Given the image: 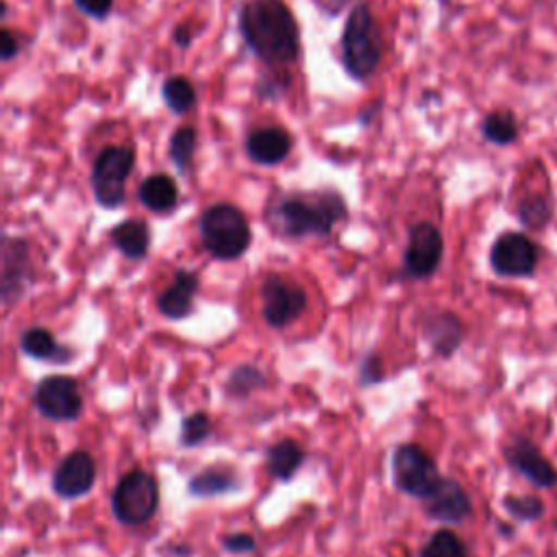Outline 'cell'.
Here are the masks:
<instances>
[{"mask_svg":"<svg viewBox=\"0 0 557 557\" xmlns=\"http://www.w3.org/2000/svg\"><path fill=\"white\" fill-rule=\"evenodd\" d=\"M237 28L248 50L270 67L300 57V28L285 0H244Z\"/></svg>","mask_w":557,"mask_h":557,"instance_id":"6da1fadb","label":"cell"},{"mask_svg":"<svg viewBox=\"0 0 557 557\" xmlns=\"http://www.w3.org/2000/svg\"><path fill=\"white\" fill-rule=\"evenodd\" d=\"M344 218L346 202L335 189L285 194L270 209L272 228L287 237H324Z\"/></svg>","mask_w":557,"mask_h":557,"instance_id":"7a4b0ae2","label":"cell"},{"mask_svg":"<svg viewBox=\"0 0 557 557\" xmlns=\"http://www.w3.org/2000/svg\"><path fill=\"white\" fill-rule=\"evenodd\" d=\"M383 57L381 35L368 2H359L346 17L342 30V65L355 81L374 74Z\"/></svg>","mask_w":557,"mask_h":557,"instance_id":"3957f363","label":"cell"},{"mask_svg":"<svg viewBox=\"0 0 557 557\" xmlns=\"http://www.w3.org/2000/svg\"><path fill=\"white\" fill-rule=\"evenodd\" d=\"M200 237L207 252L215 259H237L250 246V224L242 209L218 202L200 215Z\"/></svg>","mask_w":557,"mask_h":557,"instance_id":"277c9868","label":"cell"},{"mask_svg":"<svg viewBox=\"0 0 557 557\" xmlns=\"http://www.w3.org/2000/svg\"><path fill=\"white\" fill-rule=\"evenodd\" d=\"M135 154L126 146H104L94 159L89 183L94 198L104 209H115L124 202L128 174L133 172Z\"/></svg>","mask_w":557,"mask_h":557,"instance_id":"5b68a950","label":"cell"},{"mask_svg":"<svg viewBox=\"0 0 557 557\" xmlns=\"http://www.w3.org/2000/svg\"><path fill=\"white\" fill-rule=\"evenodd\" d=\"M113 513L122 524L135 527L148 522L159 507V487L152 474L144 470L126 472L111 496Z\"/></svg>","mask_w":557,"mask_h":557,"instance_id":"8992f818","label":"cell"},{"mask_svg":"<svg viewBox=\"0 0 557 557\" xmlns=\"http://www.w3.org/2000/svg\"><path fill=\"white\" fill-rule=\"evenodd\" d=\"M392 474L396 487L416 498H429L442 481L435 461L418 444H400L394 450Z\"/></svg>","mask_w":557,"mask_h":557,"instance_id":"52a82bcc","label":"cell"},{"mask_svg":"<svg viewBox=\"0 0 557 557\" xmlns=\"http://www.w3.org/2000/svg\"><path fill=\"white\" fill-rule=\"evenodd\" d=\"M540 246L524 233L507 231L498 235L490 248V265L498 276L527 278L535 274Z\"/></svg>","mask_w":557,"mask_h":557,"instance_id":"ba28073f","label":"cell"},{"mask_svg":"<svg viewBox=\"0 0 557 557\" xmlns=\"http://www.w3.org/2000/svg\"><path fill=\"white\" fill-rule=\"evenodd\" d=\"M444 239L435 224L418 222L409 228V242L403 255L405 272L413 278L431 276L442 261Z\"/></svg>","mask_w":557,"mask_h":557,"instance_id":"9c48e42d","label":"cell"},{"mask_svg":"<svg viewBox=\"0 0 557 557\" xmlns=\"http://www.w3.org/2000/svg\"><path fill=\"white\" fill-rule=\"evenodd\" d=\"M35 407L50 420H76L83 411V398L78 385L67 376L41 379L33 389Z\"/></svg>","mask_w":557,"mask_h":557,"instance_id":"30bf717a","label":"cell"},{"mask_svg":"<svg viewBox=\"0 0 557 557\" xmlns=\"http://www.w3.org/2000/svg\"><path fill=\"white\" fill-rule=\"evenodd\" d=\"M503 455L507 466L524 476L529 483L546 490L557 485V468L550 463L548 457H544L533 440L524 435H513L503 448Z\"/></svg>","mask_w":557,"mask_h":557,"instance_id":"8fae6325","label":"cell"},{"mask_svg":"<svg viewBox=\"0 0 557 557\" xmlns=\"http://www.w3.org/2000/svg\"><path fill=\"white\" fill-rule=\"evenodd\" d=\"M307 307V294L298 285H289L270 276L261 285V315L270 326H287Z\"/></svg>","mask_w":557,"mask_h":557,"instance_id":"7c38bea8","label":"cell"},{"mask_svg":"<svg viewBox=\"0 0 557 557\" xmlns=\"http://www.w3.org/2000/svg\"><path fill=\"white\" fill-rule=\"evenodd\" d=\"M94 479V459L83 450H74L67 457H63V461L57 466L52 474V487L63 498H78L91 490Z\"/></svg>","mask_w":557,"mask_h":557,"instance_id":"4fadbf2b","label":"cell"},{"mask_svg":"<svg viewBox=\"0 0 557 557\" xmlns=\"http://www.w3.org/2000/svg\"><path fill=\"white\" fill-rule=\"evenodd\" d=\"M244 150L259 165H276L292 150V135L283 126H261L246 135Z\"/></svg>","mask_w":557,"mask_h":557,"instance_id":"5bb4252c","label":"cell"},{"mask_svg":"<svg viewBox=\"0 0 557 557\" xmlns=\"http://www.w3.org/2000/svg\"><path fill=\"white\" fill-rule=\"evenodd\" d=\"M426 500V513L429 518H435L440 522H461L472 513V503L466 490L448 476H442L435 492L424 498Z\"/></svg>","mask_w":557,"mask_h":557,"instance_id":"9a60e30c","label":"cell"},{"mask_svg":"<svg viewBox=\"0 0 557 557\" xmlns=\"http://www.w3.org/2000/svg\"><path fill=\"white\" fill-rule=\"evenodd\" d=\"M198 289V274L191 270H176L174 281L157 298V307L165 318L181 320L191 311L194 294Z\"/></svg>","mask_w":557,"mask_h":557,"instance_id":"2e32d148","label":"cell"},{"mask_svg":"<svg viewBox=\"0 0 557 557\" xmlns=\"http://www.w3.org/2000/svg\"><path fill=\"white\" fill-rule=\"evenodd\" d=\"M28 270V246L20 237L4 235L2 239V294L11 300V292L22 285V276Z\"/></svg>","mask_w":557,"mask_h":557,"instance_id":"e0dca14e","label":"cell"},{"mask_svg":"<svg viewBox=\"0 0 557 557\" xmlns=\"http://www.w3.org/2000/svg\"><path fill=\"white\" fill-rule=\"evenodd\" d=\"M137 198L146 209H150L154 213H168L178 202V187H176L174 178H170L163 172L150 174L139 183Z\"/></svg>","mask_w":557,"mask_h":557,"instance_id":"ac0fdd59","label":"cell"},{"mask_svg":"<svg viewBox=\"0 0 557 557\" xmlns=\"http://www.w3.org/2000/svg\"><path fill=\"white\" fill-rule=\"evenodd\" d=\"M20 348L33 357V359H41V361H54V363H65L72 359V350L61 346L54 335L41 326H33L26 329L20 337Z\"/></svg>","mask_w":557,"mask_h":557,"instance_id":"d6986e66","label":"cell"},{"mask_svg":"<svg viewBox=\"0 0 557 557\" xmlns=\"http://www.w3.org/2000/svg\"><path fill=\"white\" fill-rule=\"evenodd\" d=\"M111 242L124 257L141 259L150 248V228L144 220L131 218L113 226Z\"/></svg>","mask_w":557,"mask_h":557,"instance_id":"ffe728a7","label":"cell"},{"mask_svg":"<svg viewBox=\"0 0 557 557\" xmlns=\"http://www.w3.org/2000/svg\"><path fill=\"white\" fill-rule=\"evenodd\" d=\"M268 470L278 481H289L292 474L300 468L305 459V450L294 440H281L268 448Z\"/></svg>","mask_w":557,"mask_h":557,"instance_id":"44dd1931","label":"cell"},{"mask_svg":"<svg viewBox=\"0 0 557 557\" xmlns=\"http://www.w3.org/2000/svg\"><path fill=\"white\" fill-rule=\"evenodd\" d=\"M426 335H429L433 348L440 355H450L461 344L463 329H461V322H459L457 315H453V313H437L429 322Z\"/></svg>","mask_w":557,"mask_h":557,"instance_id":"7402d4cb","label":"cell"},{"mask_svg":"<svg viewBox=\"0 0 557 557\" xmlns=\"http://www.w3.org/2000/svg\"><path fill=\"white\" fill-rule=\"evenodd\" d=\"M481 135L485 141L496 146H509L518 139V122L509 109L490 111L481 120Z\"/></svg>","mask_w":557,"mask_h":557,"instance_id":"603a6c76","label":"cell"},{"mask_svg":"<svg viewBox=\"0 0 557 557\" xmlns=\"http://www.w3.org/2000/svg\"><path fill=\"white\" fill-rule=\"evenodd\" d=\"M161 96H163V102L165 107L176 113V115H183L187 111L194 109L196 104V87L191 85L189 78L185 76H168L161 85Z\"/></svg>","mask_w":557,"mask_h":557,"instance_id":"cb8c5ba5","label":"cell"},{"mask_svg":"<svg viewBox=\"0 0 557 557\" xmlns=\"http://www.w3.org/2000/svg\"><path fill=\"white\" fill-rule=\"evenodd\" d=\"M516 215L522 226L531 231H542L553 220V202L542 194H527L518 202Z\"/></svg>","mask_w":557,"mask_h":557,"instance_id":"d4e9b609","label":"cell"},{"mask_svg":"<svg viewBox=\"0 0 557 557\" xmlns=\"http://www.w3.org/2000/svg\"><path fill=\"white\" fill-rule=\"evenodd\" d=\"M237 487H239V483H237L235 474L224 468L202 470L200 474H196L189 481V494H194V496H215V494L231 492Z\"/></svg>","mask_w":557,"mask_h":557,"instance_id":"484cf974","label":"cell"},{"mask_svg":"<svg viewBox=\"0 0 557 557\" xmlns=\"http://www.w3.org/2000/svg\"><path fill=\"white\" fill-rule=\"evenodd\" d=\"M196 146H198V133L194 126H181L172 133L168 144V157L181 174H185L187 168L191 165Z\"/></svg>","mask_w":557,"mask_h":557,"instance_id":"4316f807","label":"cell"},{"mask_svg":"<svg viewBox=\"0 0 557 557\" xmlns=\"http://www.w3.org/2000/svg\"><path fill=\"white\" fill-rule=\"evenodd\" d=\"M420 557H468V550L455 531L440 529L429 537Z\"/></svg>","mask_w":557,"mask_h":557,"instance_id":"83f0119b","label":"cell"},{"mask_svg":"<svg viewBox=\"0 0 557 557\" xmlns=\"http://www.w3.org/2000/svg\"><path fill=\"white\" fill-rule=\"evenodd\" d=\"M503 509L511 518H516L520 522H535V520H540L544 516L546 507H544L542 498H537V496H531V494H507L503 498Z\"/></svg>","mask_w":557,"mask_h":557,"instance_id":"f1b7e54d","label":"cell"},{"mask_svg":"<svg viewBox=\"0 0 557 557\" xmlns=\"http://www.w3.org/2000/svg\"><path fill=\"white\" fill-rule=\"evenodd\" d=\"M211 431V422L205 413H191L181 424V444L183 446H196L200 444Z\"/></svg>","mask_w":557,"mask_h":557,"instance_id":"f546056e","label":"cell"},{"mask_svg":"<svg viewBox=\"0 0 557 557\" xmlns=\"http://www.w3.org/2000/svg\"><path fill=\"white\" fill-rule=\"evenodd\" d=\"M289 85H292V78H289V74H285V72H270V74H265V76H261L259 78V83H257V96L261 98V100H276L278 96H283L287 89H289Z\"/></svg>","mask_w":557,"mask_h":557,"instance_id":"4dcf8cb0","label":"cell"},{"mask_svg":"<svg viewBox=\"0 0 557 557\" xmlns=\"http://www.w3.org/2000/svg\"><path fill=\"white\" fill-rule=\"evenodd\" d=\"M263 383V376L257 368H250V366H244V368H237L231 376H228V383H226V389L231 394H248L250 389L259 387Z\"/></svg>","mask_w":557,"mask_h":557,"instance_id":"1f68e13d","label":"cell"},{"mask_svg":"<svg viewBox=\"0 0 557 557\" xmlns=\"http://www.w3.org/2000/svg\"><path fill=\"white\" fill-rule=\"evenodd\" d=\"M76 9L94 20H107L113 11V0H74Z\"/></svg>","mask_w":557,"mask_h":557,"instance_id":"d6a6232c","label":"cell"},{"mask_svg":"<svg viewBox=\"0 0 557 557\" xmlns=\"http://www.w3.org/2000/svg\"><path fill=\"white\" fill-rule=\"evenodd\" d=\"M228 553H250L255 548V537L248 533H231L222 540Z\"/></svg>","mask_w":557,"mask_h":557,"instance_id":"836d02e7","label":"cell"},{"mask_svg":"<svg viewBox=\"0 0 557 557\" xmlns=\"http://www.w3.org/2000/svg\"><path fill=\"white\" fill-rule=\"evenodd\" d=\"M20 52V44L15 39V35L9 28L0 30V57L2 61H11L13 57H17Z\"/></svg>","mask_w":557,"mask_h":557,"instance_id":"e575fe53","label":"cell"},{"mask_svg":"<svg viewBox=\"0 0 557 557\" xmlns=\"http://www.w3.org/2000/svg\"><path fill=\"white\" fill-rule=\"evenodd\" d=\"M172 39L176 46L181 48H187L191 44V28L189 24H178L174 30H172Z\"/></svg>","mask_w":557,"mask_h":557,"instance_id":"d590c367","label":"cell"}]
</instances>
